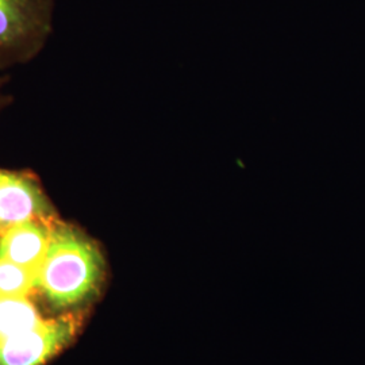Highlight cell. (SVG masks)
<instances>
[{"label":"cell","instance_id":"obj_1","mask_svg":"<svg viewBox=\"0 0 365 365\" xmlns=\"http://www.w3.org/2000/svg\"><path fill=\"white\" fill-rule=\"evenodd\" d=\"M106 260L99 245L75 226L54 222L52 238L38 271V288L56 307H71L101 287Z\"/></svg>","mask_w":365,"mask_h":365},{"label":"cell","instance_id":"obj_2","mask_svg":"<svg viewBox=\"0 0 365 365\" xmlns=\"http://www.w3.org/2000/svg\"><path fill=\"white\" fill-rule=\"evenodd\" d=\"M56 0H0V71L36 60L54 30Z\"/></svg>","mask_w":365,"mask_h":365},{"label":"cell","instance_id":"obj_3","mask_svg":"<svg viewBox=\"0 0 365 365\" xmlns=\"http://www.w3.org/2000/svg\"><path fill=\"white\" fill-rule=\"evenodd\" d=\"M58 220L38 176L0 167V233L19 223Z\"/></svg>","mask_w":365,"mask_h":365},{"label":"cell","instance_id":"obj_4","mask_svg":"<svg viewBox=\"0 0 365 365\" xmlns=\"http://www.w3.org/2000/svg\"><path fill=\"white\" fill-rule=\"evenodd\" d=\"M73 331L72 318L42 319L37 327L0 342V365H42L66 345Z\"/></svg>","mask_w":365,"mask_h":365},{"label":"cell","instance_id":"obj_5","mask_svg":"<svg viewBox=\"0 0 365 365\" xmlns=\"http://www.w3.org/2000/svg\"><path fill=\"white\" fill-rule=\"evenodd\" d=\"M56 221L25 222L0 233V259L15 262L38 274L49 249Z\"/></svg>","mask_w":365,"mask_h":365},{"label":"cell","instance_id":"obj_6","mask_svg":"<svg viewBox=\"0 0 365 365\" xmlns=\"http://www.w3.org/2000/svg\"><path fill=\"white\" fill-rule=\"evenodd\" d=\"M42 318L27 297L0 298V342L37 327Z\"/></svg>","mask_w":365,"mask_h":365},{"label":"cell","instance_id":"obj_7","mask_svg":"<svg viewBox=\"0 0 365 365\" xmlns=\"http://www.w3.org/2000/svg\"><path fill=\"white\" fill-rule=\"evenodd\" d=\"M34 288H38V274L0 259V298L29 297Z\"/></svg>","mask_w":365,"mask_h":365},{"label":"cell","instance_id":"obj_8","mask_svg":"<svg viewBox=\"0 0 365 365\" xmlns=\"http://www.w3.org/2000/svg\"><path fill=\"white\" fill-rule=\"evenodd\" d=\"M10 81V76L7 75H0V114L11 105L13 98L10 93L6 92V86Z\"/></svg>","mask_w":365,"mask_h":365}]
</instances>
